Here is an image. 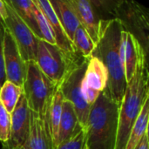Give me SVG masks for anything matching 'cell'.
Wrapping results in <instances>:
<instances>
[{
  "label": "cell",
  "mask_w": 149,
  "mask_h": 149,
  "mask_svg": "<svg viewBox=\"0 0 149 149\" xmlns=\"http://www.w3.org/2000/svg\"><path fill=\"white\" fill-rule=\"evenodd\" d=\"M121 31L122 27L117 18L102 21L100 38L92 54V56L97 57L106 66L108 80L104 91L119 106L127 85L120 57Z\"/></svg>",
  "instance_id": "6da1fadb"
},
{
  "label": "cell",
  "mask_w": 149,
  "mask_h": 149,
  "mask_svg": "<svg viewBox=\"0 0 149 149\" xmlns=\"http://www.w3.org/2000/svg\"><path fill=\"white\" fill-rule=\"evenodd\" d=\"M148 56L143 55L136 66L132 79L119 107L118 127L114 149H125L130 131L138 118L141 110L149 98Z\"/></svg>",
  "instance_id": "7a4b0ae2"
},
{
  "label": "cell",
  "mask_w": 149,
  "mask_h": 149,
  "mask_svg": "<svg viewBox=\"0 0 149 149\" xmlns=\"http://www.w3.org/2000/svg\"><path fill=\"white\" fill-rule=\"evenodd\" d=\"M119 105L105 91L101 92L91 107L85 129L87 149H114Z\"/></svg>",
  "instance_id": "3957f363"
},
{
  "label": "cell",
  "mask_w": 149,
  "mask_h": 149,
  "mask_svg": "<svg viewBox=\"0 0 149 149\" xmlns=\"http://www.w3.org/2000/svg\"><path fill=\"white\" fill-rule=\"evenodd\" d=\"M56 88L57 86L41 72L35 60L26 62V73L23 85V93L29 108L31 111L36 113L45 122L49 133V113Z\"/></svg>",
  "instance_id": "277c9868"
},
{
  "label": "cell",
  "mask_w": 149,
  "mask_h": 149,
  "mask_svg": "<svg viewBox=\"0 0 149 149\" xmlns=\"http://www.w3.org/2000/svg\"><path fill=\"white\" fill-rule=\"evenodd\" d=\"M84 58L79 52L67 53L57 45L38 38L35 61L41 72L57 87L60 86L70 69Z\"/></svg>",
  "instance_id": "5b68a950"
},
{
  "label": "cell",
  "mask_w": 149,
  "mask_h": 149,
  "mask_svg": "<svg viewBox=\"0 0 149 149\" xmlns=\"http://www.w3.org/2000/svg\"><path fill=\"white\" fill-rule=\"evenodd\" d=\"M115 18L119 20L124 31L130 32L138 39L145 52L148 54V10L135 0H122Z\"/></svg>",
  "instance_id": "8992f818"
},
{
  "label": "cell",
  "mask_w": 149,
  "mask_h": 149,
  "mask_svg": "<svg viewBox=\"0 0 149 149\" xmlns=\"http://www.w3.org/2000/svg\"><path fill=\"white\" fill-rule=\"evenodd\" d=\"M89 58H84L72 66L58 86L64 99L72 104L79 123L83 128L86 126L88 115L91 110V106L86 102L81 93V81Z\"/></svg>",
  "instance_id": "52a82bcc"
},
{
  "label": "cell",
  "mask_w": 149,
  "mask_h": 149,
  "mask_svg": "<svg viewBox=\"0 0 149 149\" xmlns=\"http://www.w3.org/2000/svg\"><path fill=\"white\" fill-rule=\"evenodd\" d=\"M3 2L7 11L3 26L14 38L23 59L25 62L35 60L38 38L26 23L18 16L9 2L7 0H3Z\"/></svg>",
  "instance_id": "ba28073f"
},
{
  "label": "cell",
  "mask_w": 149,
  "mask_h": 149,
  "mask_svg": "<svg viewBox=\"0 0 149 149\" xmlns=\"http://www.w3.org/2000/svg\"><path fill=\"white\" fill-rule=\"evenodd\" d=\"M31 109L24 93L21 94L15 108L10 113V134L9 140L2 143L1 149H13L22 146L30 132Z\"/></svg>",
  "instance_id": "9c48e42d"
},
{
  "label": "cell",
  "mask_w": 149,
  "mask_h": 149,
  "mask_svg": "<svg viewBox=\"0 0 149 149\" xmlns=\"http://www.w3.org/2000/svg\"><path fill=\"white\" fill-rule=\"evenodd\" d=\"M3 58L6 80L23 87L26 73V62L10 31L3 26Z\"/></svg>",
  "instance_id": "30bf717a"
},
{
  "label": "cell",
  "mask_w": 149,
  "mask_h": 149,
  "mask_svg": "<svg viewBox=\"0 0 149 149\" xmlns=\"http://www.w3.org/2000/svg\"><path fill=\"white\" fill-rule=\"evenodd\" d=\"M143 55H148L145 52L138 39L130 32L122 29L120 40V57L124 67L127 82H128L136 69L140 58Z\"/></svg>",
  "instance_id": "8fae6325"
},
{
  "label": "cell",
  "mask_w": 149,
  "mask_h": 149,
  "mask_svg": "<svg viewBox=\"0 0 149 149\" xmlns=\"http://www.w3.org/2000/svg\"><path fill=\"white\" fill-rule=\"evenodd\" d=\"M79 24L88 32L97 45L101 30V22L94 13L90 0H70Z\"/></svg>",
  "instance_id": "7c38bea8"
},
{
  "label": "cell",
  "mask_w": 149,
  "mask_h": 149,
  "mask_svg": "<svg viewBox=\"0 0 149 149\" xmlns=\"http://www.w3.org/2000/svg\"><path fill=\"white\" fill-rule=\"evenodd\" d=\"M13 149H52L50 133L39 116L31 111L30 132L24 143Z\"/></svg>",
  "instance_id": "4fadbf2b"
},
{
  "label": "cell",
  "mask_w": 149,
  "mask_h": 149,
  "mask_svg": "<svg viewBox=\"0 0 149 149\" xmlns=\"http://www.w3.org/2000/svg\"><path fill=\"white\" fill-rule=\"evenodd\" d=\"M81 129H84L79 123V120L72 104L64 100L62 105V113L58 133V145L69 141Z\"/></svg>",
  "instance_id": "5bb4252c"
},
{
  "label": "cell",
  "mask_w": 149,
  "mask_h": 149,
  "mask_svg": "<svg viewBox=\"0 0 149 149\" xmlns=\"http://www.w3.org/2000/svg\"><path fill=\"white\" fill-rule=\"evenodd\" d=\"M108 73L104 64L95 56L90 57L82 79V82L90 88L101 93L107 85Z\"/></svg>",
  "instance_id": "9a60e30c"
},
{
  "label": "cell",
  "mask_w": 149,
  "mask_h": 149,
  "mask_svg": "<svg viewBox=\"0 0 149 149\" xmlns=\"http://www.w3.org/2000/svg\"><path fill=\"white\" fill-rule=\"evenodd\" d=\"M60 24L69 39L72 42L73 35L79 25L74 9L70 0H49Z\"/></svg>",
  "instance_id": "2e32d148"
},
{
  "label": "cell",
  "mask_w": 149,
  "mask_h": 149,
  "mask_svg": "<svg viewBox=\"0 0 149 149\" xmlns=\"http://www.w3.org/2000/svg\"><path fill=\"white\" fill-rule=\"evenodd\" d=\"M148 117L149 98L146 100L141 113L130 131L125 149H135L141 142L144 134L148 131Z\"/></svg>",
  "instance_id": "e0dca14e"
},
{
  "label": "cell",
  "mask_w": 149,
  "mask_h": 149,
  "mask_svg": "<svg viewBox=\"0 0 149 149\" xmlns=\"http://www.w3.org/2000/svg\"><path fill=\"white\" fill-rule=\"evenodd\" d=\"M64 96L61 93L59 87H57L51 104L50 113H49V127L52 140V149H57L58 148V126L61 118L62 113V105L64 101Z\"/></svg>",
  "instance_id": "ac0fdd59"
},
{
  "label": "cell",
  "mask_w": 149,
  "mask_h": 149,
  "mask_svg": "<svg viewBox=\"0 0 149 149\" xmlns=\"http://www.w3.org/2000/svg\"><path fill=\"white\" fill-rule=\"evenodd\" d=\"M18 16L31 28L35 36L40 38L38 29L34 17L35 3L32 0H7Z\"/></svg>",
  "instance_id": "d6986e66"
},
{
  "label": "cell",
  "mask_w": 149,
  "mask_h": 149,
  "mask_svg": "<svg viewBox=\"0 0 149 149\" xmlns=\"http://www.w3.org/2000/svg\"><path fill=\"white\" fill-rule=\"evenodd\" d=\"M22 93L23 87L6 80L0 88V102L4 108L11 113Z\"/></svg>",
  "instance_id": "ffe728a7"
},
{
  "label": "cell",
  "mask_w": 149,
  "mask_h": 149,
  "mask_svg": "<svg viewBox=\"0 0 149 149\" xmlns=\"http://www.w3.org/2000/svg\"><path fill=\"white\" fill-rule=\"evenodd\" d=\"M72 44L75 50L83 57L87 58L92 57V54L96 48V44L93 42L88 32L80 24L74 32Z\"/></svg>",
  "instance_id": "44dd1931"
},
{
  "label": "cell",
  "mask_w": 149,
  "mask_h": 149,
  "mask_svg": "<svg viewBox=\"0 0 149 149\" xmlns=\"http://www.w3.org/2000/svg\"><path fill=\"white\" fill-rule=\"evenodd\" d=\"M122 0H90L95 15L100 21L115 18Z\"/></svg>",
  "instance_id": "7402d4cb"
},
{
  "label": "cell",
  "mask_w": 149,
  "mask_h": 149,
  "mask_svg": "<svg viewBox=\"0 0 149 149\" xmlns=\"http://www.w3.org/2000/svg\"><path fill=\"white\" fill-rule=\"evenodd\" d=\"M34 17L40 35L39 39H43L52 45H57L56 37L52 27L51 26L46 17L44 16V14L41 12V10L38 8L36 4L34 9Z\"/></svg>",
  "instance_id": "603a6c76"
},
{
  "label": "cell",
  "mask_w": 149,
  "mask_h": 149,
  "mask_svg": "<svg viewBox=\"0 0 149 149\" xmlns=\"http://www.w3.org/2000/svg\"><path fill=\"white\" fill-rule=\"evenodd\" d=\"M10 134V113L0 102V141L6 142Z\"/></svg>",
  "instance_id": "cb8c5ba5"
},
{
  "label": "cell",
  "mask_w": 149,
  "mask_h": 149,
  "mask_svg": "<svg viewBox=\"0 0 149 149\" xmlns=\"http://www.w3.org/2000/svg\"><path fill=\"white\" fill-rule=\"evenodd\" d=\"M85 144V129H81L69 141L58 145L57 149H83Z\"/></svg>",
  "instance_id": "d4e9b609"
},
{
  "label": "cell",
  "mask_w": 149,
  "mask_h": 149,
  "mask_svg": "<svg viewBox=\"0 0 149 149\" xmlns=\"http://www.w3.org/2000/svg\"><path fill=\"white\" fill-rule=\"evenodd\" d=\"M6 81L3 58V25L0 27V88Z\"/></svg>",
  "instance_id": "484cf974"
},
{
  "label": "cell",
  "mask_w": 149,
  "mask_h": 149,
  "mask_svg": "<svg viewBox=\"0 0 149 149\" xmlns=\"http://www.w3.org/2000/svg\"><path fill=\"white\" fill-rule=\"evenodd\" d=\"M7 17V11L5 8V4L3 0H0V27L3 25V22L6 19Z\"/></svg>",
  "instance_id": "4316f807"
},
{
  "label": "cell",
  "mask_w": 149,
  "mask_h": 149,
  "mask_svg": "<svg viewBox=\"0 0 149 149\" xmlns=\"http://www.w3.org/2000/svg\"><path fill=\"white\" fill-rule=\"evenodd\" d=\"M148 131L144 134L142 140L141 141V142L138 144V146L135 148V149H149L148 147Z\"/></svg>",
  "instance_id": "83f0119b"
},
{
  "label": "cell",
  "mask_w": 149,
  "mask_h": 149,
  "mask_svg": "<svg viewBox=\"0 0 149 149\" xmlns=\"http://www.w3.org/2000/svg\"><path fill=\"white\" fill-rule=\"evenodd\" d=\"M83 149H87V147H86V144H84V147H83Z\"/></svg>",
  "instance_id": "f1b7e54d"
}]
</instances>
